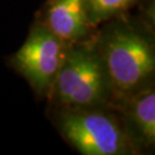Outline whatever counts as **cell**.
<instances>
[{
    "label": "cell",
    "mask_w": 155,
    "mask_h": 155,
    "mask_svg": "<svg viewBox=\"0 0 155 155\" xmlns=\"http://www.w3.org/2000/svg\"><path fill=\"white\" fill-rule=\"evenodd\" d=\"M94 46L110 83L113 104L155 84V21L139 12L113 17L99 25Z\"/></svg>",
    "instance_id": "obj_1"
},
{
    "label": "cell",
    "mask_w": 155,
    "mask_h": 155,
    "mask_svg": "<svg viewBox=\"0 0 155 155\" xmlns=\"http://www.w3.org/2000/svg\"><path fill=\"white\" fill-rule=\"evenodd\" d=\"M46 100L56 108H110L113 91L94 38L69 46Z\"/></svg>",
    "instance_id": "obj_2"
},
{
    "label": "cell",
    "mask_w": 155,
    "mask_h": 155,
    "mask_svg": "<svg viewBox=\"0 0 155 155\" xmlns=\"http://www.w3.org/2000/svg\"><path fill=\"white\" fill-rule=\"evenodd\" d=\"M46 116L68 145L83 155H140L113 108L46 107Z\"/></svg>",
    "instance_id": "obj_3"
},
{
    "label": "cell",
    "mask_w": 155,
    "mask_h": 155,
    "mask_svg": "<svg viewBox=\"0 0 155 155\" xmlns=\"http://www.w3.org/2000/svg\"><path fill=\"white\" fill-rule=\"evenodd\" d=\"M69 46L33 20L25 41L6 62L28 82L37 98L46 99Z\"/></svg>",
    "instance_id": "obj_4"
},
{
    "label": "cell",
    "mask_w": 155,
    "mask_h": 155,
    "mask_svg": "<svg viewBox=\"0 0 155 155\" xmlns=\"http://www.w3.org/2000/svg\"><path fill=\"white\" fill-rule=\"evenodd\" d=\"M35 21L68 45L92 40L99 28L90 21L84 0H46Z\"/></svg>",
    "instance_id": "obj_5"
},
{
    "label": "cell",
    "mask_w": 155,
    "mask_h": 155,
    "mask_svg": "<svg viewBox=\"0 0 155 155\" xmlns=\"http://www.w3.org/2000/svg\"><path fill=\"white\" fill-rule=\"evenodd\" d=\"M110 108L117 113L124 129L140 154L155 148V84L115 101Z\"/></svg>",
    "instance_id": "obj_6"
},
{
    "label": "cell",
    "mask_w": 155,
    "mask_h": 155,
    "mask_svg": "<svg viewBox=\"0 0 155 155\" xmlns=\"http://www.w3.org/2000/svg\"><path fill=\"white\" fill-rule=\"evenodd\" d=\"M146 0H84L90 21L98 25L121 14L131 12Z\"/></svg>",
    "instance_id": "obj_7"
}]
</instances>
